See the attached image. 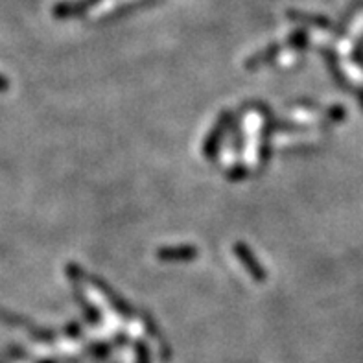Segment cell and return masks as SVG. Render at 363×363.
I'll return each instance as SVG.
<instances>
[{
    "label": "cell",
    "mask_w": 363,
    "mask_h": 363,
    "mask_svg": "<svg viewBox=\"0 0 363 363\" xmlns=\"http://www.w3.org/2000/svg\"><path fill=\"white\" fill-rule=\"evenodd\" d=\"M98 0H82V2H76V4H68V2H65V4H59L54 8V11H56L57 17H70V15H78V13H82V11L85 10V8H91L93 4H96Z\"/></svg>",
    "instance_id": "1"
},
{
    "label": "cell",
    "mask_w": 363,
    "mask_h": 363,
    "mask_svg": "<svg viewBox=\"0 0 363 363\" xmlns=\"http://www.w3.org/2000/svg\"><path fill=\"white\" fill-rule=\"evenodd\" d=\"M6 85H8V84H6V79L0 78V91H2V88H6Z\"/></svg>",
    "instance_id": "2"
}]
</instances>
